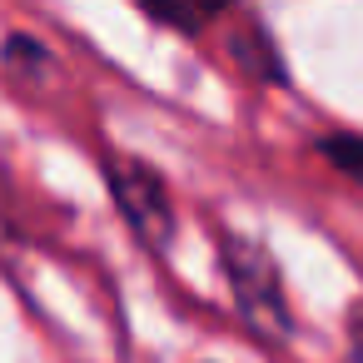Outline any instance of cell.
Returning <instances> with one entry per match:
<instances>
[{"instance_id":"7a4b0ae2","label":"cell","mask_w":363,"mask_h":363,"mask_svg":"<svg viewBox=\"0 0 363 363\" xmlns=\"http://www.w3.org/2000/svg\"><path fill=\"white\" fill-rule=\"evenodd\" d=\"M110 189H115V204L120 214L135 224V234L145 244H164L174 234V204H169V189L164 179L140 164V160H110Z\"/></svg>"},{"instance_id":"6da1fadb","label":"cell","mask_w":363,"mask_h":363,"mask_svg":"<svg viewBox=\"0 0 363 363\" xmlns=\"http://www.w3.org/2000/svg\"><path fill=\"white\" fill-rule=\"evenodd\" d=\"M224 269H229V289H234L249 328L284 338L289 333V303H284V284H279V269H274L269 249L259 239L229 234L224 239Z\"/></svg>"},{"instance_id":"5b68a950","label":"cell","mask_w":363,"mask_h":363,"mask_svg":"<svg viewBox=\"0 0 363 363\" xmlns=\"http://www.w3.org/2000/svg\"><path fill=\"white\" fill-rule=\"evenodd\" d=\"M348 363H363V308L348 323Z\"/></svg>"},{"instance_id":"3957f363","label":"cell","mask_w":363,"mask_h":363,"mask_svg":"<svg viewBox=\"0 0 363 363\" xmlns=\"http://www.w3.org/2000/svg\"><path fill=\"white\" fill-rule=\"evenodd\" d=\"M323 160L353 179H363V135H333V140H318Z\"/></svg>"},{"instance_id":"277c9868","label":"cell","mask_w":363,"mask_h":363,"mask_svg":"<svg viewBox=\"0 0 363 363\" xmlns=\"http://www.w3.org/2000/svg\"><path fill=\"white\" fill-rule=\"evenodd\" d=\"M145 16L160 26H174V30H199L204 21L219 16V6H145Z\"/></svg>"}]
</instances>
